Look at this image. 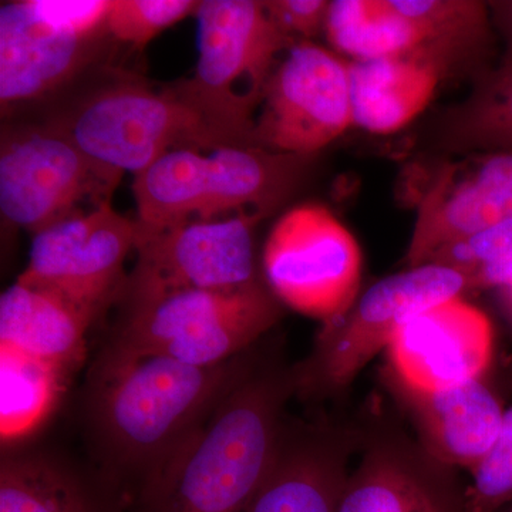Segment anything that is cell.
<instances>
[{
	"label": "cell",
	"instance_id": "1",
	"mask_svg": "<svg viewBox=\"0 0 512 512\" xmlns=\"http://www.w3.org/2000/svg\"><path fill=\"white\" fill-rule=\"evenodd\" d=\"M248 373L242 355L200 367L110 340L100 349L84 386V429L97 470L128 508Z\"/></svg>",
	"mask_w": 512,
	"mask_h": 512
},
{
	"label": "cell",
	"instance_id": "2",
	"mask_svg": "<svg viewBox=\"0 0 512 512\" xmlns=\"http://www.w3.org/2000/svg\"><path fill=\"white\" fill-rule=\"evenodd\" d=\"M286 386L249 372L137 494L128 512H247L281 444Z\"/></svg>",
	"mask_w": 512,
	"mask_h": 512
},
{
	"label": "cell",
	"instance_id": "3",
	"mask_svg": "<svg viewBox=\"0 0 512 512\" xmlns=\"http://www.w3.org/2000/svg\"><path fill=\"white\" fill-rule=\"evenodd\" d=\"M312 163L313 156L262 147L170 151L134 175L137 220L168 228L239 212L268 217L301 187Z\"/></svg>",
	"mask_w": 512,
	"mask_h": 512
},
{
	"label": "cell",
	"instance_id": "4",
	"mask_svg": "<svg viewBox=\"0 0 512 512\" xmlns=\"http://www.w3.org/2000/svg\"><path fill=\"white\" fill-rule=\"evenodd\" d=\"M198 62L177 92L234 146L258 147L255 120L269 80L296 40L269 16L265 0H201Z\"/></svg>",
	"mask_w": 512,
	"mask_h": 512
},
{
	"label": "cell",
	"instance_id": "5",
	"mask_svg": "<svg viewBox=\"0 0 512 512\" xmlns=\"http://www.w3.org/2000/svg\"><path fill=\"white\" fill-rule=\"evenodd\" d=\"M46 120L94 160L134 175L170 151L234 146L175 86L154 89L133 76H111Z\"/></svg>",
	"mask_w": 512,
	"mask_h": 512
},
{
	"label": "cell",
	"instance_id": "6",
	"mask_svg": "<svg viewBox=\"0 0 512 512\" xmlns=\"http://www.w3.org/2000/svg\"><path fill=\"white\" fill-rule=\"evenodd\" d=\"M325 32L339 55L407 57L443 79L480 70L494 43L490 6L478 0H333Z\"/></svg>",
	"mask_w": 512,
	"mask_h": 512
},
{
	"label": "cell",
	"instance_id": "7",
	"mask_svg": "<svg viewBox=\"0 0 512 512\" xmlns=\"http://www.w3.org/2000/svg\"><path fill=\"white\" fill-rule=\"evenodd\" d=\"M110 342L191 366H217L245 350L281 318V302L261 281L235 289H188L119 302Z\"/></svg>",
	"mask_w": 512,
	"mask_h": 512
},
{
	"label": "cell",
	"instance_id": "8",
	"mask_svg": "<svg viewBox=\"0 0 512 512\" xmlns=\"http://www.w3.org/2000/svg\"><path fill=\"white\" fill-rule=\"evenodd\" d=\"M111 0H18L0 8L3 120L62 93L106 52Z\"/></svg>",
	"mask_w": 512,
	"mask_h": 512
},
{
	"label": "cell",
	"instance_id": "9",
	"mask_svg": "<svg viewBox=\"0 0 512 512\" xmlns=\"http://www.w3.org/2000/svg\"><path fill=\"white\" fill-rule=\"evenodd\" d=\"M123 174L84 153L52 121L3 123L0 211L32 237L111 204Z\"/></svg>",
	"mask_w": 512,
	"mask_h": 512
},
{
	"label": "cell",
	"instance_id": "10",
	"mask_svg": "<svg viewBox=\"0 0 512 512\" xmlns=\"http://www.w3.org/2000/svg\"><path fill=\"white\" fill-rule=\"evenodd\" d=\"M264 274L279 302L329 326L359 298L362 251L329 208L302 204L285 212L269 232Z\"/></svg>",
	"mask_w": 512,
	"mask_h": 512
},
{
	"label": "cell",
	"instance_id": "11",
	"mask_svg": "<svg viewBox=\"0 0 512 512\" xmlns=\"http://www.w3.org/2000/svg\"><path fill=\"white\" fill-rule=\"evenodd\" d=\"M264 218L255 212H239L168 228L144 227L137 220V261L119 302L188 289H235L255 284L259 279L254 229Z\"/></svg>",
	"mask_w": 512,
	"mask_h": 512
},
{
	"label": "cell",
	"instance_id": "12",
	"mask_svg": "<svg viewBox=\"0 0 512 512\" xmlns=\"http://www.w3.org/2000/svg\"><path fill=\"white\" fill-rule=\"evenodd\" d=\"M353 126L349 62L299 40L278 64L255 120L256 146L315 156Z\"/></svg>",
	"mask_w": 512,
	"mask_h": 512
},
{
	"label": "cell",
	"instance_id": "13",
	"mask_svg": "<svg viewBox=\"0 0 512 512\" xmlns=\"http://www.w3.org/2000/svg\"><path fill=\"white\" fill-rule=\"evenodd\" d=\"M137 220L104 205L33 235L22 281L59 293L99 319L119 302L126 261L136 251Z\"/></svg>",
	"mask_w": 512,
	"mask_h": 512
},
{
	"label": "cell",
	"instance_id": "14",
	"mask_svg": "<svg viewBox=\"0 0 512 512\" xmlns=\"http://www.w3.org/2000/svg\"><path fill=\"white\" fill-rule=\"evenodd\" d=\"M466 276L437 264L409 268L370 286L342 319L323 326L309 379L345 387L383 349L406 320L430 306L458 298Z\"/></svg>",
	"mask_w": 512,
	"mask_h": 512
},
{
	"label": "cell",
	"instance_id": "15",
	"mask_svg": "<svg viewBox=\"0 0 512 512\" xmlns=\"http://www.w3.org/2000/svg\"><path fill=\"white\" fill-rule=\"evenodd\" d=\"M387 353L407 392H436L481 379L493 356V328L458 296L406 320Z\"/></svg>",
	"mask_w": 512,
	"mask_h": 512
},
{
	"label": "cell",
	"instance_id": "16",
	"mask_svg": "<svg viewBox=\"0 0 512 512\" xmlns=\"http://www.w3.org/2000/svg\"><path fill=\"white\" fill-rule=\"evenodd\" d=\"M481 154L448 164L421 195L406 254L409 268L429 264L447 245L512 217V151Z\"/></svg>",
	"mask_w": 512,
	"mask_h": 512
},
{
	"label": "cell",
	"instance_id": "17",
	"mask_svg": "<svg viewBox=\"0 0 512 512\" xmlns=\"http://www.w3.org/2000/svg\"><path fill=\"white\" fill-rule=\"evenodd\" d=\"M0 512H128V504L96 467L19 441L3 446Z\"/></svg>",
	"mask_w": 512,
	"mask_h": 512
},
{
	"label": "cell",
	"instance_id": "18",
	"mask_svg": "<svg viewBox=\"0 0 512 512\" xmlns=\"http://www.w3.org/2000/svg\"><path fill=\"white\" fill-rule=\"evenodd\" d=\"M96 320L59 293L18 278L0 296V345L72 377L86 359L87 332Z\"/></svg>",
	"mask_w": 512,
	"mask_h": 512
},
{
	"label": "cell",
	"instance_id": "19",
	"mask_svg": "<svg viewBox=\"0 0 512 512\" xmlns=\"http://www.w3.org/2000/svg\"><path fill=\"white\" fill-rule=\"evenodd\" d=\"M407 393L430 453L451 466L476 468L503 424L505 410L498 397L481 379L436 392Z\"/></svg>",
	"mask_w": 512,
	"mask_h": 512
},
{
	"label": "cell",
	"instance_id": "20",
	"mask_svg": "<svg viewBox=\"0 0 512 512\" xmlns=\"http://www.w3.org/2000/svg\"><path fill=\"white\" fill-rule=\"evenodd\" d=\"M353 126L393 134L429 106L443 77L430 64L407 57L349 62Z\"/></svg>",
	"mask_w": 512,
	"mask_h": 512
},
{
	"label": "cell",
	"instance_id": "21",
	"mask_svg": "<svg viewBox=\"0 0 512 512\" xmlns=\"http://www.w3.org/2000/svg\"><path fill=\"white\" fill-rule=\"evenodd\" d=\"M343 483L318 447H285L281 441L247 512H336Z\"/></svg>",
	"mask_w": 512,
	"mask_h": 512
},
{
	"label": "cell",
	"instance_id": "22",
	"mask_svg": "<svg viewBox=\"0 0 512 512\" xmlns=\"http://www.w3.org/2000/svg\"><path fill=\"white\" fill-rule=\"evenodd\" d=\"M336 512H464L463 504L392 458L372 457L343 483Z\"/></svg>",
	"mask_w": 512,
	"mask_h": 512
},
{
	"label": "cell",
	"instance_id": "23",
	"mask_svg": "<svg viewBox=\"0 0 512 512\" xmlns=\"http://www.w3.org/2000/svg\"><path fill=\"white\" fill-rule=\"evenodd\" d=\"M439 143L453 153L512 151V67L481 77L473 96L444 117Z\"/></svg>",
	"mask_w": 512,
	"mask_h": 512
},
{
	"label": "cell",
	"instance_id": "24",
	"mask_svg": "<svg viewBox=\"0 0 512 512\" xmlns=\"http://www.w3.org/2000/svg\"><path fill=\"white\" fill-rule=\"evenodd\" d=\"M69 380L55 367L0 345L3 446L25 441L53 412Z\"/></svg>",
	"mask_w": 512,
	"mask_h": 512
},
{
	"label": "cell",
	"instance_id": "25",
	"mask_svg": "<svg viewBox=\"0 0 512 512\" xmlns=\"http://www.w3.org/2000/svg\"><path fill=\"white\" fill-rule=\"evenodd\" d=\"M429 264L456 269L468 289L504 284L512 269V217L436 252Z\"/></svg>",
	"mask_w": 512,
	"mask_h": 512
},
{
	"label": "cell",
	"instance_id": "26",
	"mask_svg": "<svg viewBox=\"0 0 512 512\" xmlns=\"http://www.w3.org/2000/svg\"><path fill=\"white\" fill-rule=\"evenodd\" d=\"M197 0H111L107 30L111 39L143 50L165 29L195 15Z\"/></svg>",
	"mask_w": 512,
	"mask_h": 512
},
{
	"label": "cell",
	"instance_id": "27",
	"mask_svg": "<svg viewBox=\"0 0 512 512\" xmlns=\"http://www.w3.org/2000/svg\"><path fill=\"white\" fill-rule=\"evenodd\" d=\"M470 473L464 512H497L512 500V407L505 410L494 446Z\"/></svg>",
	"mask_w": 512,
	"mask_h": 512
},
{
	"label": "cell",
	"instance_id": "28",
	"mask_svg": "<svg viewBox=\"0 0 512 512\" xmlns=\"http://www.w3.org/2000/svg\"><path fill=\"white\" fill-rule=\"evenodd\" d=\"M269 16L293 40H311L325 30L330 2L326 0H265Z\"/></svg>",
	"mask_w": 512,
	"mask_h": 512
},
{
	"label": "cell",
	"instance_id": "29",
	"mask_svg": "<svg viewBox=\"0 0 512 512\" xmlns=\"http://www.w3.org/2000/svg\"><path fill=\"white\" fill-rule=\"evenodd\" d=\"M488 6H490L494 25L500 30L505 42L503 60L498 69H510L512 67V0L488 2Z\"/></svg>",
	"mask_w": 512,
	"mask_h": 512
},
{
	"label": "cell",
	"instance_id": "30",
	"mask_svg": "<svg viewBox=\"0 0 512 512\" xmlns=\"http://www.w3.org/2000/svg\"><path fill=\"white\" fill-rule=\"evenodd\" d=\"M501 292H503V296L505 302H507L508 308L512 313V269L510 274H508L507 279H505L504 284L500 286Z\"/></svg>",
	"mask_w": 512,
	"mask_h": 512
},
{
	"label": "cell",
	"instance_id": "31",
	"mask_svg": "<svg viewBox=\"0 0 512 512\" xmlns=\"http://www.w3.org/2000/svg\"><path fill=\"white\" fill-rule=\"evenodd\" d=\"M507 512H512V507L510 508V510H508Z\"/></svg>",
	"mask_w": 512,
	"mask_h": 512
}]
</instances>
